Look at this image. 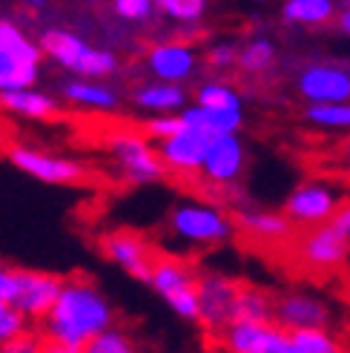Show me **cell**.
I'll return each instance as SVG.
<instances>
[{"mask_svg":"<svg viewBox=\"0 0 350 353\" xmlns=\"http://www.w3.org/2000/svg\"><path fill=\"white\" fill-rule=\"evenodd\" d=\"M305 121L327 132H350V101H327L307 103Z\"/></svg>","mask_w":350,"mask_h":353,"instance_id":"obj_24","label":"cell"},{"mask_svg":"<svg viewBox=\"0 0 350 353\" xmlns=\"http://www.w3.org/2000/svg\"><path fill=\"white\" fill-rule=\"evenodd\" d=\"M112 322V307L90 281H66L58 302L43 316V342L55 350L83 353L101 330Z\"/></svg>","mask_w":350,"mask_h":353,"instance_id":"obj_1","label":"cell"},{"mask_svg":"<svg viewBox=\"0 0 350 353\" xmlns=\"http://www.w3.org/2000/svg\"><path fill=\"white\" fill-rule=\"evenodd\" d=\"M0 299L12 302V305L17 299V270H9L3 264H0Z\"/></svg>","mask_w":350,"mask_h":353,"instance_id":"obj_38","label":"cell"},{"mask_svg":"<svg viewBox=\"0 0 350 353\" xmlns=\"http://www.w3.org/2000/svg\"><path fill=\"white\" fill-rule=\"evenodd\" d=\"M0 49L9 52L12 58L23 61V63H34V66L41 63V55H43V49L34 46L26 34L9 21H0Z\"/></svg>","mask_w":350,"mask_h":353,"instance_id":"obj_25","label":"cell"},{"mask_svg":"<svg viewBox=\"0 0 350 353\" xmlns=\"http://www.w3.org/2000/svg\"><path fill=\"white\" fill-rule=\"evenodd\" d=\"M336 23H339V29L350 38V6H344V9H339V17H336Z\"/></svg>","mask_w":350,"mask_h":353,"instance_id":"obj_40","label":"cell"},{"mask_svg":"<svg viewBox=\"0 0 350 353\" xmlns=\"http://www.w3.org/2000/svg\"><path fill=\"white\" fill-rule=\"evenodd\" d=\"M26 319L29 316L21 307H14L12 302H3V299H0V347H3L9 339H14L17 333L26 330Z\"/></svg>","mask_w":350,"mask_h":353,"instance_id":"obj_33","label":"cell"},{"mask_svg":"<svg viewBox=\"0 0 350 353\" xmlns=\"http://www.w3.org/2000/svg\"><path fill=\"white\" fill-rule=\"evenodd\" d=\"M276 322L285 330L322 327L330 322V307L310 293H285L276 302Z\"/></svg>","mask_w":350,"mask_h":353,"instance_id":"obj_16","label":"cell"},{"mask_svg":"<svg viewBox=\"0 0 350 353\" xmlns=\"http://www.w3.org/2000/svg\"><path fill=\"white\" fill-rule=\"evenodd\" d=\"M181 130H184L181 112H178V115H158V118H152V121L147 123V135L155 138V141H164V138H169V135H175V132H181Z\"/></svg>","mask_w":350,"mask_h":353,"instance_id":"obj_34","label":"cell"},{"mask_svg":"<svg viewBox=\"0 0 350 353\" xmlns=\"http://www.w3.org/2000/svg\"><path fill=\"white\" fill-rule=\"evenodd\" d=\"M296 90L307 103L350 101V69L342 63H310L296 78Z\"/></svg>","mask_w":350,"mask_h":353,"instance_id":"obj_9","label":"cell"},{"mask_svg":"<svg viewBox=\"0 0 350 353\" xmlns=\"http://www.w3.org/2000/svg\"><path fill=\"white\" fill-rule=\"evenodd\" d=\"M172 233L189 244H221L233 236V219L209 204H178L169 216Z\"/></svg>","mask_w":350,"mask_h":353,"instance_id":"obj_4","label":"cell"},{"mask_svg":"<svg viewBox=\"0 0 350 353\" xmlns=\"http://www.w3.org/2000/svg\"><path fill=\"white\" fill-rule=\"evenodd\" d=\"M196 103L209 110H241V98L233 90L230 83H221V81H209L201 83L198 92H196Z\"/></svg>","mask_w":350,"mask_h":353,"instance_id":"obj_30","label":"cell"},{"mask_svg":"<svg viewBox=\"0 0 350 353\" xmlns=\"http://www.w3.org/2000/svg\"><path fill=\"white\" fill-rule=\"evenodd\" d=\"M132 350H135V345L130 342L127 333L112 330V327L101 330L98 336L86 345V353H132Z\"/></svg>","mask_w":350,"mask_h":353,"instance_id":"obj_32","label":"cell"},{"mask_svg":"<svg viewBox=\"0 0 350 353\" xmlns=\"http://www.w3.org/2000/svg\"><path fill=\"white\" fill-rule=\"evenodd\" d=\"M218 339L233 353H290V330L278 322H230Z\"/></svg>","mask_w":350,"mask_h":353,"instance_id":"obj_5","label":"cell"},{"mask_svg":"<svg viewBox=\"0 0 350 353\" xmlns=\"http://www.w3.org/2000/svg\"><path fill=\"white\" fill-rule=\"evenodd\" d=\"M152 75L158 81H172L178 83L184 78H189L196 72L198 58L187 43H158L150 49V58H147Z\"/></svg>","mask_w":350,"mask_h":353,"instance_id":"obj_17","label":"cell"},{"mask_svg":"<svg viewBox=\"0 0 350 353\" xmlns=\"http://www.w3.org/2000/svg\"><path fill=\"white\" fill-rule=\"evenodd\" d=\"M101 247H103V256L112 259L118 268H124L132 279H141V281L152 279V264L158 253L138 233H130V230L110 233L101 239Z\"/></svg>","mask_w":350,"mask_h":353,"instance_id":"obj_12","label":"cell"},{"mask_svg":"<svg viewBox=\"0 0 350 353\" xmlns=\"http://www.w3.org/2000/svg\"><path fill=\"white\" fill-rule=\"evenodd\" d=\"M207 61L213 69H227V66L238 63V49L233 43H218V46H213L207 52Z\"/></svg>","mask_w":350,"mask_h":353,"instance_id":"obj_36","label":"cell"},{"mask_svg":"<svg viewBox=\"0 0 350 353\" xmlns=\"http://www.w3.org/2000/svg\"><path fill=\"white\" fill-rule=\"evenodd\" d=\"M63 95L69 101H78L83 107H95V110H112L115 107V95L101 83H92V81H72L63 86Z\"/></svg>","mask_w":350,"mask_h":353,"instance_id":"obj_28","label":"cell"},{"mask_svg":"<svg viewBox=\"0 0 350 353\" xmlns=\"http://www.w3.org/2000/svg\"><path fill=\"white\" fill-rule=\"evenodd\" d=\"M282 17L293 26H325L339 17L336 0H285Z\"/></svg>","mask_w":350,"mask_h":353,"instance_id":"obj_20","label":"cell"},{"mask_svg":"<svg viewBox=\"0 0 350 353\" xmlns=\"http://www.w3.org/2000/svg\"><path fill=\"white\" fill-rule=\"evenodd\" d=\"M273 63H276V46L267 38H253L247 46L238 49V66L250 75L265 72Z\"/></svg>","mask_w":350,"mask_h":353,"instance_id":"obj_29","label":"cell"},{"mask_svg":"<svg viewBox=\"0 0 350 353\" xmlns=\"http://www.w3.org/2000/svg\"><path fill=\"white\" fill-rule=\"evenodd\" d=\"M244 164H247V152H244V144H241L238 132H224V135L213 138L201 172L213 184H233L244 172Z\"/></svg>","mask_w":350,"mask_h":353,"instance_id":"obj_15","label":"cell"},{"mask_svg":"<svg viewBox=\"0 0 350 353\" xmlns=\"http://www.w3.org/2000/svg\"><path fill=\"white\" fill-rule=\"evenodd\" d=\"M112 6L124 21H147L155 9V0H112Z\"/></svg>","mask_w":350,"mask_h":353,"instance_id":"obj_35","label":"cell"},{"mask_svg":"<svg viewBox=\"0 0 350 353\" xmlns=\"http://www.w3.org/2000/svg\"><path fill=\"white\" fill-rule=\"evenodd\" d=\"M0 107H6L9 112H17V115H26V118H49L52 112H58V101L26 86V90L0 92Z\"/></svg>","mask_w":350,"mask_h":353,"instance_id":"obj_22","label":"cell"},{"mask_svg":"<svg viewBox=\"0 0 350 353\" xmlns=\"http://www.w3.org/2000/svg\"><path fill=\"white\" fill-rule=\"evenodd\" d=\"M238 281H230L227 276H216V273H204L198 276V296H201V325H207L209 330L221 333L230 325L233 316V302L238 293Z\"/></svg>","mask_w":350,"mask_h":353,"instance_id":"obj_13","label":"cell"},{"mask_svg":"<svg viewBox=\"0 0 350 353\" xmlns=\"http://www.w3.org/2000/svg\"><path fill=\"white\" fill-rule=\"evenodd\" d=\"M112 155L124 175L135 184L158 181L167 172L161 152L150 147L141 135H112Z\"/></svg>","mask_w":350,"mask_h":353,"instance_id":"obj_7","label":"cell"},{"mask_svg":"<svg viewBox=\"0 0 350 353\" xmlns=\"http://www.w3.org/2000/svg\"><path fill=\"white\" fill-rule=\"evenodd\" d=\"M330 224L339 227V230L350 239V204H339V210L333 213V219H330Z\"/></svg>","mask_w":350,"mask_h":353,"instance_id":"obj_39","label":"cell"},{"mask_svg":"<svg viewBox=\"0 0 350 353\" xmlns=\"http://www.w3.org/2000/svg\"><path fill=\"white\" fill-rule=\"evenodd\" d=\"M344 158H347V164H350V141L344 144Z\"/></svg>","mask_w":350,"mask_h":353,"instance_id":"obj_42","label":"cell"},{"mask_svg":"<svg viewBox=\"0 0 350 353\" xmlns=\"http://www.w3.org/2000/svg\"><path fill=\"white\" fill-rule=\"evenodd\" d=\"M41 49L55 63H61L63 69H72V72L86 75V78H103V75H110L115 69V55L112 52L86 46L81 38H75L72 32L49 29L41 38Z\"/></svg>","mask_w":350,"mask_h":353,"instance_id":"obj_3","label":"cell"},{"mask_svg":"<svg viewBox=\"0 0 350 353\" xmlns=\"http://www.w3.org/2000/svg\"><path fill=\"white\" fill-rule=\"evenodd\" d=\"M34 81H38V66L17 61L9 55V52L0 49V92L26 90V86H32Z\"/></svg>","mask_w":350,"mask_h":353,"instance_id":"obj_26","label":"cell"},{"mask_svg":"<svg viewBox=\"0 0 350 353\" xmlns=\"http://www.w3.org/2000/svg\"><path fill=\"white\" fill-rule=\"evenodd\" d=\"M184 101H187L184 90L178 83H172V81H158V83L144 86V90L135 92L138 107L152 110V112H175V110L184 107Z\"/></svg>","mask_w":350,"mask_h":353,"instance_id":"obj_23","label":"cell"},{"mask_svg":"<svg viewBox=\"0 0 350 353\" xmlns=\"http://www.w3.org/2000/svg\"><path fill=\"white\" fill-rule=\"evenodd\" d=\"M230 322H276V302L265 290L241 285L233 302Z\"/></svg>","mask_w":350,"mask_h":353,"instance_id":"obj_21","label":"cell"},{"mask_svg":"<svg viewBox=\"0 0 350 353\" xmlns=\"http://www.w3.org/2000/svg\"><path fill=\"white\" fill-rule=\"evenodd\" d=\"M150 285L158 290L167 305L187 322H201V296H198V273L184 259L155 256Z\"/></svg>","mask_w":350,"mask_h":353,"instance_id":"obj_2","label":"cell"},{"mask_svg":"<svg viewBox=\"0 0 350 353\" xmlns=\"http://www.w3.org/2000/svg\"><path fill=\"white\" fill-rule=\"evenodd\" d=\"M9 161L23 170L34 179H41L46 184H81L86 179V170L78 161H69V158H58L49 152H38L29 147H14L9 150Z\"/></svg>","mask_w":350,"mask_h":353,"instance_id":"obj_11","label":"cell"},{"mask_svg":"<svg viewBox=\"0 0 350 353\" xmlns=\"http://www.w3.org/2000/svg\"><path fill=\"white\" fill-rule=\"evenodd\" d=\"M26 6H34V9H41V6H46V0H23Z\"/></svg>","mask_w":350,"mask_h":353,"instance_id":"obj_41","label":"cell"},{"mask_svg":"<svg viewBox=\"0 0 350 353\" xmlns=\"http://www.w3.org/2000/svg\"><path fill=\"white\" fill-rule=\"evenodd\" d=\"M339 196L333 187H327L322 181H307L302 187H296L287 201H285V213L293 219V224L302 227H316L333 219V213L339 210Z\"/></svg>","mask_w":350,"mask_h":353,"instance_id":"obj_8","label":"cell"},{"mask_svg":"<svg viewBox=\"0 0 350 353\" xmlns=\"http://www.w3.org/2000/svg\"><path fill=\"white\" fill-rule=\"evenodd\" d=\"M66 281L52 273H34V270H17V299L14 307H21L29 319H43L58 302Z\"/></svg>","mask_w":350,"mask_h":353,"instance_id":"obj_14","label":"cell"},{"mask_svg":"<svg viewBox=\"0 0 350 353\" xmlns=\"http://www.w3.org/2000/svg\"><path fill=\"white\" fill-rule=\"evenodd\" d=\"M181 118L187 127H198L213 135H224V132H238L244 123V112L241 110H209V107H187L181 110Z\"/></svg>","mask_w":350,"mask_h":353,"instance_id":"obj_19","label":"cell"},{"mask_svg":"<svg viewBox=\"0 0 350 353\" xmlns=\"http://www.w3.org/2000/svg\"><path fill=\"white\" fill-rule=\"evenodd\" d=\"M236 224L241 233H247L256 241H267V244L285 241L293 233V219L287 213L282 216V213H261V210H244V213H238Z\"/></svg>","mask_w":350,"mask_h":353,"instance_id":"obj_18","label":"cell"},{"mask_svg":"<svg viewBox=\"0 0 350 353\" xmlns=\"http://www.w3.org/2000/svg\"><path fill=\"white\" fill-rule=\"evenodd\" d=\"M336 350H339V342L325 330V325L290 330V353H336Z\"/></svg>","mask_w":350,"mask_h":353,"instance_id":"obj_27","label":"cell"},{"mask_svg":"<svg viewBox=\"0 0 350 353\" xmlns=\"http://www.w3.org/2000/svg\"><path fill=\"white\" fill-rule=\"evenodd\" d=\"M155 9L172 17V21L198 23L207 12V0H155Z\"/></svg>","mask_w":350,"mask_h":353,"instance_id":"obj_31","label":"cell"},{"mask_svg":"<svg viewBox=\"0 0 350 353\" xmlns=\"http://www.w3.org/2000/svg\"><path fill=\"white\" fill-rule=\"evenodd\" d=\"M350 256V239L330 221L310 227L299 241V261L310 270H336Z\"/></svg>","mask_w":350,"mask_h":353,"instance_id":"obj_6","label":"cell"},{"mask_svg":"<svg viewBox=\"0 0 350 353\" xmlns=\"http://www.w3.org/2000/svg\"><path fill=\"white\" fill-rule=\"evenodd\" d=\"M342 3H344V6H350V0H342Z\"/></svg>","mask_w":350,"mask_h":353,"instance_id":"obj_43","label":"cell"},{"mask_svg":"<svg viewBox=\"0 0 350 353\" xmlns=\"http://www.w3.org/2000/svg\"><path fill=\"white\" fill-rule=\"evenodd\" d=\"M41 336H32V333H17V336L14 339H9L6 345H3V350H9V353H34V350H41Z\"/></svg>","mask_w":350,"mask_h":353,"instance_id":"obj_37","label":"cell"},{"mask_svg":"<svg viewBox=\"0 0 350 353\" xmlns=\"http://www.w3.org/2000/svg\"><path fill=\"white\" fill-rule=\"evenodd\" d=\"M213 138H216L213 132L198 130V127H187L184 123L181 132L158 141V152L164 158L167 170H172V172H201Z\"/></svg>","mask_w":350,"mask_h":353,"instance_id":"obj_10","label":"cell"}]
</instances>
